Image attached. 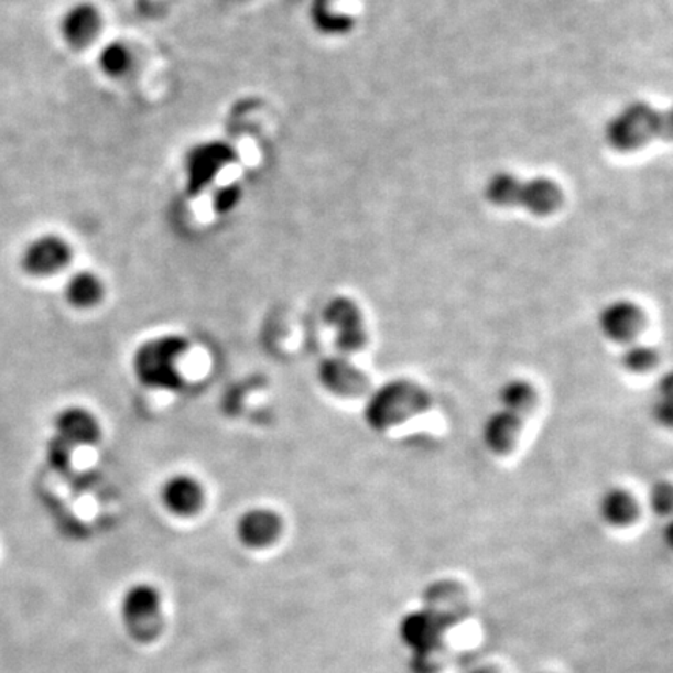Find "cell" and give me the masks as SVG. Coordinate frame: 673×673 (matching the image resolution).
<instances>
[{"instance_id": "4316f807", "label": "cell", "mask_w": 673, "mask_h": 673, "mask_svg": "<svg viewBox=\"0 0 673 673\" xmlns=\"http://www.w3.org/2000/svg\"><path fill=\"white\" fill-rule=\"evenodd\" d=\"M471 673H499L498 669L491 664L479 665V667L474 669Z\"/></svg>"}, {"instance_id": "5b68a950", "label": "cell", "mask_w": 673, "mask_h": 673, "mask_svg": "<svg viewBox=\"0 0 673 673\" xmlns=\"http://www.w3.org/2000/svg\"><path fill=\"white\" fill-rule=\"evenodd\" d=\"M160 594L150 585H134L123 594L120 604L123 627L138 642H149L161 630Z\"/></svg>"}, {"instance_id": "d4e9b609", "label": "cell", "mask_w": 673, "mask_h": 673, "mask_svg": "<svg viewBox=\"0 0 673 673\" xmlns=\"http://www.w3.org/2000/svg\"><path fill=\"white\" fill-rule=\"evenodd\" d=\"M652 419L658 426L673 431V398L656 397L652 404Z\"/></svg>"}, {"instance_id": "44dd1931", "label": "cell", "mask_w": 673, "mask_h": 673, "mask_svg": "<svg viewBox=\"0 0 673 673\" xmlns=\"http://www.w3.org/2000/svg\"><path fill=\"white\" fill-rule=\"evenodd\" d=\"M97 62L107 77L122 78L133 69L134 55L123 41H110L101 47Z\"/></svg>"}, {"instance_id": "8fae6325", "label": "cell", "mask_w": 673, "mask_h": 673, "mask_svg": "<svg viewBox=\"0 0 673 673\" xmlns=\"http://www.w3.org/2000/svg\"><path fill=\"white\" fill-rule=\"evenodd\" d=\"M282 519L267 507H253L240 514L236 522V536L248 549H265L281 536Z\"/></svg>"}, {"instance_id": "8992f818", "label": "cell", "mask_w": 673, "mask_h": 673, "mask_svg": "<svg viewBox=\"0 0 673 673\" xmlns=\"http://www.w3.org/2000/svg\"><path fill=\"white\" fill-rule=\"evenodd\" d=\"M326 325L334 330V341L344 356L363 351L368 344L367 323L362 310L346 296H336L323 310Z\"/></svg>"}, {"instance_id": "603a6c76", "label": "cell", "mask_w": 673, "mask_h": 673, "mask_svg": "<svg viewBox=\"0 0 673 673\" xmlns=\"http://www.w3.org/2000/svg\"><path fill=\"white\" fill-rule=\"evenodd\" d=\"M312 25L322 32L323 35H344L349 32L355 25L351 17L340 13V11H330L326 7L314 3L311 9Z\"/></svg>"}, {"instance_id": "30bf717a", "label": "cell", "mask_w": 673, "mask_h": 673, "mask_svg": "<svg viewBox=\"0 0 673 673\" xmlns=\"http://www.w3.org/2000/svg\"><path fill=\"white\" fill-rule=\"evenodd\" d=\"M160 501L172 517L192 518L205 507V487L191 474H173L161 485Z\"/></svg>"}, {"instance_id": "ffe728a7", "label": "cell", "mask_w": 673, "mask_h": 673, "mask_svg": "<svg viewBox=\"0 0 673 673\" xmlns=\"http://www.w3.org/2000/svg\"><path fill=\"white\" fill-rule=\"evenodd\" d=\"M522 180L514 173L496 172L485 184V198L498 208L518 206L519 191Z\"/></svg>"}, {"instance_id": "7a4b0ae2", "label": "cell", "mask_w": 673, "mask_h": 673, "mask_svg": "<svg viewBox=\"0 0 673 673\" xmlns=\"http://www.w3.org/2000/svg\"><path fill=\"white\" fill-rule=\"evenodd\" d=\"M432 404V394L419 382L397 379L383 383L381 389L371 394L365 415L376 431H387L424 415Z\"/></svg>"}, {"instance_id": "3957f363", "label": "cell", "mask_w": 673, "mask_h": 673, "mask_svg": "<svg viewBox=\"0 0 673 673\" xmlns=\"http://www.w3.org/2000/svg\"><path fill=\"white\" fill-rule=\"evenodd\" d=\"M189 349L186 338L160 336L144 341L133 357L134 376L142 386L153 390H176L182 387L180 360Z\"/></svg>"}, {"instance_id": "5bb4252c", "label": "cell", "mask_w": 673, "mask_h": 673, "mask_svg": "<svg viewBox=\"0 0 673 673\" xmlns=\"http://www.w3.org/2000/svg\"><path fill=\"white\" fill-rule=\"evenodd\" d=\"M424 607L432 608L460 626L471 615V600L460 582L443 578L432 583L424 591Z\"/></svg>"}, {"instance_id": "52a82bcc", "label": "cell", "mask_w": 673, "mask_h": 673, "mask_svg": "<svg viewBox=\"0 0 673 673\" xmlns=\"http://www.w3.org/2000/svg\"><path fill=\"white\" fill-rule=\"evenodd\" d=\"M647 325L645 312L634 301L619 298L601 307L597 326L601 336L616 345H630L637 341Z\"/></svg>"}, {"instance_id": "4fadbf2b", "label": "cell", "mask_w": 673, "mask_h": 673, "mask_svg": "<svg viewBox=\"0 0 673 673\" xmlns=\"http://www.w3.org/2000/svg\"><path fill=\"white\" fill-rule=\"evenodd\" d=\"M524 420L517 413L501 408L491 412L484 421L482 432H480L488 453L498 455V457L513 453L524 431Z\"/></svg>"}, {"instance_id": "6da1fadb", "label": "cell", "mask_w": 673, "mask_h": 673, "mask_svg": "<svg viewBox=\"0 0 673 673\" xmlns=\"http://www.w3.org/2000/svg\"><path fill=\"white\" fill-rule=\"evenodd\" d=\"M605 139L616 152H634L653 139L673 141V107L655 110L645 101L628 104L608 120Z\"/></svg>"}, {"instance_id": "ba28073f", "label": "cell", "mask_w": 673, "mask_h": 673, "mask_svg": "<svg viewBox=\"0 0 673 673\" xmlns=\"http://www.w3.org/2000/svg\"><path fill=\"white\" fill-rule=\"evenodd\" d=\"M73 248L62 236L44 235L36 237L21 256V265L30 276L47 278L62 272L70 264Z\"/></svg>"}, {"instance_id": "9a60e30c", "label": "cell", "mask_w": 673, "mask_h": 673, "mask_svg": "<svg viewBox=\"0 0 673 673\" xmlns=\"http://www.w3.org/2000/svg\"><path fill=\"white\" fill-rule=\"evenodd\" d=\"M101 24L100 10L91 2H78L69 7L59 21V32L69 46H89L99 36Z\"/></svg>"}, {"instance_id": "d6986e66", "label": "cell", "mask_w": 673, "mask_h": 673, "mask_svg": "<svg viewBox=\"0 0 673 673\" xmlns=\"http://www.w3.org/2000/svg\"><path fill=\"white\" fill-rule=\"evenodd\" d=\"M105 295V285L100 276L83 270L69 278L66 284V298L77 310H91Z\"/></svg>"}, {"instance_id": "83f0119b", "label": "cell", "mask_w": 673, "mask_h": 673, "mask_svg": "<svg viewBox=\"0 0 673 673\" xmlns=\"http://www.w3.org/2000/svg\"><path fill=\"white\" fill-rule=\"evenodd\" d=\"M314 2H318V3H329L330 0H314Z\"/></svg>"}, {"instance_id": "ac0fdd59", "label": "cell", "mask_w": 673, "mask_h": 673, "mask_svg": "<svg viewBox=\"0 0 673 673\" xmlns=\"http://www.w3.org/2000/svg\"><path fill=\"white\" fill-rule=\"evenodd\" d=\"M538 401H540V394H538L535 383L530 382L529 379H509L499 387V408L517 413L522 419L535 412Z\"/></svg>"}, {"instance_id": "2e32d148", "label": "cell", "mask_w": 673, "mask_h": 673, "mask_svg": "<svg viewBox=\"0 0 673 673\" xmlns=\"http://www.w3.org/2000/svg\"><path fill=\"white\" fill-rule=\"evenodd\" d=\"M597 513L611 529H628L634 525L641 514L637 496L626 487H610L601 492Z\"/></svg>"}, {"instance_id": "e0dca14e", "label": "cell", "mask_w": 673, "mask_h": 673, "mask_svg": "<svg viewBox=\"0 0 673 673\" xmlns=\"http://www.w3.org/2000/svg\"><path fill=\"white\" fill-rule=\"evenodd\" d=\"M563 192L552 180L538 176V178L522 180L521 191H519L518 206L533 214V216L544 217L555 213L562 206Z\"/></svg>"}, {"instance_id": "7402d4cb", "label": "cell", "mask_w": 673, "mask_h": 673, "mask_svg": "<svg viewBox=\"0 0 673 673\" xmlns=\"http://www.w3.org/2000/svg\"><path fill=\"white\" fill-rule=\"evenodd\" d=\"M620 363L628 373L645 375L655 370L656 365L660 363V352H658L655 346L633 341L623 349Z\"/></svg>"}, {"instance_id": "7c38bea8", "label": "cell", "mask_w": 673, "mask_h": 673, "mask_svg": "<svg viewBox=\"0 0 673 673\" xmlns=\"http://www.w3.org/2000/svg\"><path fill=\"white\" fill-rule=\"evenodd\" d=\"M318 379L323 389L341 398L362 394L368 387V378L346 356L326 357L318 367Z\"/></svg>"}, {"instance_id": "277c9868", "label": "cell", "mask_w": 673, "mask_h": 673, "mask_svg": "<svg viewBox=\"0 0 673 673\" xmlns=\"http://www.w3.org/2000/svg\"><path fill=\"white\" fill-rule=\"evenodd\" d=\"M454 627L457 626L453 620L424 607L402 618L400 638L412 650V655H431L445 660V637Z\"/></svg>"}, {"instance_id": "cb8c5ba5", "label": "cell", "mask_w": 673, "mask_h": 673, "mask_svg": "<svg viewBox=\"0 0 673 673\" xmlns=\"http://www.w3.org/2000/svg\"><path fill=\"white\" fill-rule=\"evenodd\" d=\"M650 510L660 518L673 517V482L663 479L652 485L649 491Z\"/></svg>"}, {"instance_id": "484cf974", "label": "cell", "mask_w": 673, "mask_h": 673, "mask_svg": "<svg viewBox=\"0 0 673 673\" xmlns=\"http://www.w3.org/2000/svg\"><path fill=\"white\" fill-rule=\"evenodd\" d=\"M656 397L673 398V370L665 371L656 381Z\"/></svg>"}, {"instance_id": "9c48e42d", "label": "cell", "mask_w": 673, "mask_h": 673, "mask_svg": "<svg viewBox=\"0 0 673 673\" xmlns=\"http://www.w3.org/2000/svg\"><path fill=\"white\" fill-rule=\"evenodd\" d=\"M55 428L56 439L52 447L59 462L66 460L70 447L96 445L101 435L99 421L89 410L82 408L63 410L55 421Z\"/></svg>"}]
</instances>
